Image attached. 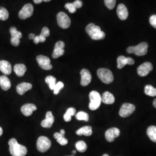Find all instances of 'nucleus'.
Masks as SVG:
<instances>
[{
  "label": "nucleus",
  "mask_w": 156,
  "mask_h": 156,
  "mask_svg": "<svg viewBox=\"0 0 156 156\" xmlns=\"http://www.w3.org/2000/svg\"><path fill=\"white\" fill-rule=\"evenodd\" d=\"M73 154H76V151H73Z\"/></svg>",
  "instance_id": "obj_47"
},
{
  "label": "nucleus",
  "mask_w": 156,
  "mask_h": 156,
  "mask_svg": "<svg viewBox=\"0 0 156 156\" xmlns=\"http://www.w3.org/2000/svg\"><path fill=\"white\" fill-rule=\"evenodd\" d=\"M27 71V68L23 64H16L14 67V71L18 76H23Z\"/></svg>",
  "instance_id": "obj_25"
},
{
  "label": "nucleus",
  "mask_w": 156,
  "mask_h": 156,
  "mask_svg": "<svg viewBox=\"0 0 156 156\" xmlns=\"http://www.w3.org/2000/svg\"><path fill=\"white\" fill-rule=\"evenodd\" d=\"M0 86L2 90L7 91L11 87V83L10 80L6 75H2L0 76Z\"/></svg>",
  "instance_id": "obj_22"
},
{
  "label": "nucleus",
  "mask_w": 156,
  "mask_h": 156,
  "mask_svg": "<svg viewBox=\"0 0 156 156\" xmlns=\"http://www.w3.org/2000/svg\"><path fill=\"white\" fill-rule=\"evenodd\" d=\"M60 134H62V135H64L65 134V131L64 130V129H61V131H60Z\"/></svg>",
  "instance_id": "obj_45"
},
{
  "label": "nucleus",
  "mask_w": 156,
  "mask_h": 156,
  "mask_svg": "<svg viewBox=\"0 0 156 156\" xmlns=\"http://www.w3.org/2000/svg\"><path fill=\"white\" fill-rule=\"evenodd\" d=\"M97 75L101 80L105 84L112 83L113 80V75L111 71L106 68H100L97 71Z\"/></svg>",
  "instance_id": "obj_5"
},
{
  "label": "nucleus",
  "mask_w": 156,
  "mask_h": 156,
  "mask_svg": "<svg viewBox=\"0 0 156 156\" xmlns=\"http://www.w3.org/2000/svg\"><path fill=\"white\" fill-rule=\"evenodd\" d=\"M65 8L68 10V11L69 12L71 13H73L75 12L76 11V8L73 5V3H67L65 5Z\"/></svg>",
  "instance_id": "obj_36"
},
{
  "label": "nucleus",
  "mask_w": 156,
  "mask_h": 156,
  "mask_svg": "<svg viewBox=\"0 0 156 156\" xmlns=\"http://www.w3.org/2000/svg\"><path fill=\"white\" fill-rule=\"evenodd\" d=\"M153 105L156 108V98L153 101Z\"/></svg>",
  "instance_id": "obj_46"
},
{
  "label": "nucleus",
  "mask_w": 156,
  "mask_h": 156,
  "mask_svg": "<svg viewBox=\"0 0 156 156\" xmlns=\"http://www.w3.org/2000/svg\"><path fill=\"white\" fill-rule=\"evenodd\" d=\"M90 100L89 108L91 111L97 110L102 102V97L99 93L96 91H92L89 94Z\"/></svg>",
  "instance_id": "obj_4"
},
{
  "label": "nucleus",
  "mask_w": 156,
  "mask_h": 156,
  "mask_svg": "<svg viewBox=\"0 0 156 156\" xmlns=\"http://www.w3.org/2000/svg\"><path fill=\"white\" fill-rule=\"evenodd\" d=\"M37 109V108L35 105L33 104H26L21 108V112L24 116H30L33 114V112Z\"/></svg>",
  "instance_id": "obj_18"
},
{
  "label": "nucleus",
  "mask_w": 156,
  "mask_h": 156,
  "mask_svg": "<svg viewBox=\"0 0 156 156\" xmlns=\"http://www.w3.org/2000/svg\"><path fill=\"white\" fill-rule=\"evenodd\" d=\"M64 84L62 82H58V83H57L54 87L53 91H54V94L55 95L58 94L60 91V90H62L64 87Z\"/></svg>",
  "instance_id": "obj_35"
},
{
  "label": "nucleus",
  "mask_w": 156,
  "mask_h": 156,
  "mask_svg": "<svg viewBox=\"0 0 156 156\" xmlns=\"http://www.w3.org/2000/svg\"><path fill=\"white\" fill-rule=\"evenodd\" d=\"M120 134V129L119 128L116 127H112V128L108 129L105 134V138L107 141L112 142L114 141L116 138H117Z\"/></svg>",
  "instance_id": "obj_13"
},
{
  "label": "nucleus",
  "mask_w": 156,
  "mask_h": 156,
  "mask_svg": "<svg viewBox=\"0 0 156 156\" xmlns=\"http://www.w3.org/2000/svg\"><path fill=\"white\" fill-rule=\"evenodd\" d=\"M34 3L37 4H41L42 1H44V2H49L51 0H33Z\"/></svg>",
  "instance_id": "obj_41"
},
{
  "label": "nucleus",
  "mask_w": 156,
  "mask_h": 156,
  "mask_svg": "<svg viewBox=\"0 0 156 156\" xmlns=\"http://www.w3.org/2000/svg\"><path fill=\"white\" fill-rule=\"evenodd\" d=\"M64 47H65V44L64 42L62 41L57 42L55 46V49L53 50L52 57L54 58H57L60 56H62L65 52V50L64 49Z\"/></svg>",
  "instance_id": "obj_14"
},
{
  "label": "nucleus",
  "mask_w": 156,
  "mask_h": 156,
  "mask_svg": "<svg viewBox=\"0 0 156 156\" xmlns=\"http://www.w3.org/2000/svg\"><path fill=\"white\" fill-rule=\"evenodd\" d=\"M55 122V117L51 112H48L46 114V119L41 122V126L44 128H49Z\"/></svg>",
  "instance_id": "obj_17"
},
{
  "label": "nucleus",
  "mask_w": 156,
  "mask_h": 156,
  "mask_svg": "<svg viewBox=\"0 0 156 156\" xmlns=\"http://www.w3.org/2000/svg\"><path fill=\"white\" fill-rule=\"evenodd\" d=\"M54 137L57 140V142L62 146L67 145L68 142L67 138L64 137V135L58 133H56L54 134Z\"/></svg>",
  "instance_id": "obj_27"
},
{
  "label": "nucleus",
  "mask_w": 156,
  "mask_h": 156,
  "mask_svg": "<svg viewBox=\"0 0 156 156\" xmlns=\"http://www.w3.org/2000/svg\"><path fill=\"white\" fill-rule=\"evenodd\" d=\"M116 0H104L105 4L109 9H113L116 5Z\"/></svg>",
  "instance_id": "obj_34"
},
{
  "label": "nucleus",
  "mask_w": 156,
  "mask_h": 156,
  "mask_svg": "<svg viewBox=\"0 0 156 156\" xmlns=\"http://www.w3.org/2000/svg\"><path fill=\"white\" fill-rule=\"evenodd\" d=\"M76 134L78 135H85V136H90L93 134L92 128L90 126H84L82 128H79L76 132Z\"/></svg>",
  "instance_id": "obj_24"
},
{
  "label": "nucleus",
  "mask_w": 156,
  "mask_h": 156,
  "mask_svg": "<svg viewBox=\"0 0 156 156\" xmlns=\"http://www.w3.org/2000/svg\"><path fill=\"white\" fill-rule=\"evenodd\" d=\"M117 14L121 20H124L127 19L128 16V12L126 6L123 4H119L117 6Z\"/></svg>",
  "instance_id": "obj_19"
},
{
  "label": "nucleus",
  "mask_w": 156,
  "mask_h": 156,
  "mask_svg": "<svg viewBox=\"0 0 156 156\" xmlns=\"http://www.w3.org/2000/svg\"><path fill=\"white\" fill-rule=\"evenodd\" d=\"M45 82L46 83L48 84L50 89L51 90H53L54 87L56 85V79L53 76H47L46 79H45Z\"/></svg>",
  "instance_id": "obj_30"
},
{
  "label": "nucleus",
  "mask_w": 156,
  "mask_h": 156,
  "mask_svg": "<svg viewBox=\"0 0 156 156\" xmlns=\"http://www.w3.org/2000/svg\"><path fill=\"white\" fill-rule=\"evenodd\" d=\"M135 110V106L129 104L124 103L121 106L119 111V115L122 117H127L129 116Z\"/></svg>",
  "instance_id": "obj_8"
},
{
  "label": "nucleus",
  "mask_w": 156,
  "mask_h": 156,
  "mask_svg": "<svg viewBox=\"0 0 156 156\" xmlns=\"http://www.w3.org/2000/svg\"><path fill=\"white\" fill-rule=\"evenodd\" d=\"M114 95L109 91L105 92L102 96V102L105 104H112L115 102Z\"/></svg>",
  "instance_id": "obj_23"
},
{
  "label": "nucleus",
  "mask_w": 156,
  "mask_h": 156,
  "mask_svg": "<svg viewBox=\"0 0 156 156\" xmlns=\"http://www.w3.org/2000/svg\"><path fill=\"white\" fill-rule=\"evenodd\" d=\"M148 44L146 42H142L135 46H129L127 49L128 53H134L136 56H144L147 53Z\"/></svg>",
  "instance_id": "obj_3"
},
{
  "label": "nucleus",
  "mask_w": 156,
  "mask_h": 156,
  "mask_svg": "<svg viewBox=\"0 0 156 156\" xmlns=\"http://www.w3.org/2000/svg\"><path fill=\"white\" fill-rule=\"evenodd\" d=\"M8 144L9 146V151L12 156H25L27 154V147L19 144L16 139H11L8 142Z\"/></svg>",
  "instance_id": "obj_1"
},
{
  "label": "nucleus",
  "mask_w": 156,
  "mask_h": 156,
  "mask_svg": "<svg viewBox=\"0 0 156 156\" xmlns=\"http://www.w3.org/2000/svg\"><path fill=\"white\" fill-rule=\"evenodd\" d=\"M37 61L39 66L45 70H50L53 67L50 63V58L46 56H38L37 57Z\"/></svg>",
  "instance_id": "obj_10"
},
{
  "label": "nucleus",
  "mask_w": 156,
  "mask_h": 156,
  "mask_svg": "<svg viewBox=\"0 0 156 156\" xmlns=\"http://www.w3.org/2000/svg\"><path fill=\"white\" fill-rule=\"evenodd\" d=\"M38 37H39V42H44L46 41V37L42 35L41 34L38 35Z\"/></svg>",
  "instance_id": "obj_40"
},
{
  "label": "nucleus",
  "mask_w": 156,
  "mask_h": 156,
  "mask_svg": "<svg viewBox=\"0 0 156 156\" xmlns=\"http://www.w3.org/2000/svg\"><path fill=\"white\" fill-rule=\"evenodd\" d=\"M73 5H75V6L76 7V9L81 8V7L82 6V5H83V2H82V1H80V0H76V1H75L73 2Z\"/></svg>",
  "instance_id": "obj_39"
},
{
  "label": "nucleus",
  "mask_w": 156,
  "mask_h": 156,
  "mask_svg": "<svg viewBox=\"0 0 156 156\" xmlns=\"http://www.w3.org/2000/svg\"><path fill=\"white\" fill-rule=\"evenodd\" d=\"M41 34L46 38L50 35V30L48 27H44V28H42Z\"/></svg>",
  "instance_id": "obj_37"
},
{
  "label": "nucleus",
  "mask_w": 156,
  "mask_h": 156,
  "mask_svg": "<svg viewBox=\"0 0 156 156\" xmlns=\"http://www.w3.org/2000/svg\"><path fill=\"white\" fill-rule=\"evenodd\" d=\"M147 134L151 140L156 143V126L149 127L147 129Z\"/></svg>",
  "instance_id": "obj_26"
},
{
  "label": "nucleus",
  "mask_w": 156,
  "mask_h": 156,
  "mask_svg": "<svg viewBox=\"0 0 156 156\" xmlns=\"http://www.w3.org/2000/svg\"><path fill=\"white\" fill-rule=\"evenodd\" d=\"M117 68L119 69H122L126 65H133L134 60L131 57H126L125 56H119L117 59Z\"/></svg>",
  "instance_id": "obj_16"
},
{
  "label": "nucleus",
  "mask_w": 156,
  "mask_h": 156,
  "mask_svg": "<svg viewBox=\"0 0 156 156\" xmlns=\"http://www.w3.org/2000/svg\"><path fill=\"white\" fill-rule=\"evenodd\" d=\"M10 33L11 34V42L12 45L14 46H17L20 44V39L22 37V34L21 32L18 31L16 27H12L10 28Z\"/></svg>",
  "instance_id": "obj_11"
},
{
  "label": "nucleus",
  "mask_w": 156,
  "mask_h": 156,
  "mask_svg": "<svg viewBox=\"0 0 156 156\" xmlns=\"http://www.w3.org/2000/svg\"><path fill=\"white\" fill-rule=\"evenodd\" d=\"M153 65L149 62H145L137 69V73L140 76H145L152 71Z\"/></svg>",
  "instance_id": "obj_12"
},
{
  "label": "nucleus",
  "mask_w": 156,
  "mask_h": 156,
  "mask_svg": "<svg viewBox=\"0 0 156 156\" xmlns=\"http://www.w3.org/2000/svg\"><path fill=\"white\" fill-rule=\"evenodd\" d=\"M75 146L77 151L81 153H83L84 151H86L87 148V146L86 145V144L83 140H80L77 142Z\"/></svg>",
  "instance_id": "obj_31"
},
{
  "label": "nucleus",
  "mask_w": 156,
  "mask_h": 156,
  "mask_svg": "<svg viewBox=\"0 0 156 156\" xmlns=\"http://www.w3.org/2000/svg\"><path fill=\"white\" fill-rule=\"evenodd\" d=\"M81 81L80 84L83 86H87L91 81V75L87 69H83L80 72Z\"/></svg>",
  "instance_id": "obj_15"
},
{
  "label": "nucleus",
  "mask_w": 156,
  "mask_h": 156,
  "mask_svg": "<svg viewBox=\"0 0 156 156\" xmlns=\"http://www.w3.org/2000/svg\"><path fill=\"white\" fill-rule=\"evenodd\" d=\"M109 156V155H108V154H104V155H103V156Z\"/></svg>",
  "instance_id": "obj_48"
},
{
  "label": "nucleus",
  "mask_w": 156,
  "mask_h": 156,
  "mask_svg": "<svg viewBox=\"0 0 156 156\" xmlns=\"http://www.w3.org/2000/svg\"><path fill=\"white\" fill-rule=\"evenodd\" d=\"M76 118L78 120H84L86 122L89 121V115L84 112H79L76 115Z\"/></svg>",
  "instance_id": "obj_32"
},
{
  "label": "nucleus",
  "mask_w": 156,
  "mask_h": 156,
  "mask_svg": "<svg viewBox=\"0 0 156 156\" xmlns=\"http://www.w3.org/2000/svg\"><path fill=\"white\" fill-rule=\"evenodd\" d=\"M149 22L151 23V25L156 28V15H154L153 16L150 17V20H149Z\"/></svg>",
  "instance_id": "obj_38"
},
{
  "label": "nucleus",
  "mask_w": 156,
  "mask_h": 156,
  "mask_svg": "<svg viewBox=\"0 0 156 156\" xmlns=\"http://www.w3.org/2000/svg\"><path fill=\"white\" fill-rule=\"evenodd\" d=\"M9 17V12L5 8L0 7V20H6Z\"/></svg>",
  "instance_id": "obj_33"
},
{
  "label": "nucleus",
  "mask_w": 156,
  "mask_h": 156,
  "mask_svg": "<svg viewBox=\"0 0 156 156\" xmlns=\"http://www.w3.org/2000/svg\"><path fill=\"white\" fill-rule=\"evenodd\" d=\"M35 34H30L29 35H28V38H29V39H34V38H35Z\"/></svg>",
  "instance_id": "obj_43"
},
{
  "label": "nucleus",
  "mask_w": 156,
  "mask_h": 156,
  "mask_svg": "<svg viewBox=\"0 0 156 156\" xmlns=\"http://www.w3.org/2000/svg\"><path fill=\"white\" fill-rule=\"evenodd\" d=\"M34 43L35 44H38V43L39 42V37H38V36H36L35 37V38H34Z\"/></svg>",
  "instance_id": "obj_42"
},
{
  "label": "nucleus",
  "mask_w": 156,
  "mask_h": 156,
  "mask_svg": "<svg viewBox=\"0 0 156 156\" xmlns=\"http://www.w3.org/2000/svg\"><path fill=\"white\" fill-rule=\"evenodd\" d=\"M3 134V129L0 127V136Z\"/></svg>",
  "instance_id": "obj_44"
},
{
  "label": "nucleus",
  "mask_w": 156,
  "mask_h": 156,
  "mask_svg": "<svg viewBox=\"0 0 156 156\" xmlns=\"http://www.w3.org/2000/svg\"><path fill=\"white\" fill-rule=\"evenodd\" d=\"M86 31L90 38L94 40H101L105 37V34L101 31V28L94 23H90L86 27Z\"/></svg>",
  "instance_id": "obj_2"
},
{
  "label": "nucleus",
  "mask_w": 156,
  "mask_h": 156,
  "mask_svg": "<svg viewBox=\"0 0 156 156\" xmlns=\"http://www.w3.org/2000/svg\"></svg>",
  "instance_id": "obj_49"
},
{
  "label": "nucleus",
  "mask_w": 156,
  "mask_h": 156,
  "mask_svg": "<svg viewBox=\"0 0 156 156\" xmlns=\"http://www.w3.org/2000/svg\"><path fill=\"white\" fill-rule=\"evenodd\" d=\"M57 20L58 26L62 28L66 29L71 25V19L64 12H60L57 15Z\"/></svg>",
  "instance_id": "obj_7"
},
{
  "label": "nucleus",
  "mask_w": 156,
  "mask_h": 156,
  "mask_svg": "<svg viewBox=\"0 0 156 156\" xmlns=\"http://www.w3.org/2000/svg\"><path fill=\"white\" fill-rule=\"evenodd\" d=\"M32 84L29 83H22L17 85L16 87V90L17 93L19 94L23 95L26 92H27L28 90L32 89Z\"/></svg>",
  "instance_id": "obj_21"
},
{
  "label": "nucleus",
  "mask_w": 156,
  "mask_h": 156,
  "mask_svg": "<svg viewBox=\"0 0 156 156\" xmlns=\"http://www.w3.org/2000/svg\"><path fill=\"white\" fill-rule=\"evenodd\" d=\"M0 71L5 75H10L12 73L11 63L6 60L0 61Z\"/></svg>",
  "instance_id": "obj_20"
},
{
  "label": "nucleus",
  "mask_w": 156,
  "mask_h": 156,
  "mask_svg": "<svg viewBox=\"0 0 156 156\" xmlns=\"http://www.w3.org/2000/svg\"><path fill=\"white\" fill-rule=\"evenodd\" d=\"M34 7L31 4H27L23 7L19 12V16L21 19H26L31 16L33 14Z\"/></svg>",
  "instance_id": "obj_9"
},
{
  "label": "nucleus",
  "mask_w": 156,
  "mask_h": 156,
  "mask_svg": "<svg viewBox=\"0 0 156 156\" xmlns=\"http://www.w3.org/2000/svg\"><path fill=\"white\" fill-rule=\"evenodd\" d=\"M51 141L46 136H41L38 138L37 142V149L40 152L44 153L48 151L51 147Z\"/></svg>",
  "instance_id": "obj_6"
},
{
  "label": "nucleus",
  "mask_w": 156,
  "mask_h": 156,
  "mask_svg": "<svg viewBox=\"0 0 156 156\" xmlns=\"http://www.w3.org/2000/svg\"><path fill=\"white\" fill-rule=\"evenodd\" d=\"M76 113V109L73 108H69L67 109L66 113L64 115V119L66 122H68L71 120V117Z\"/></svg>",
  "instance_id": "obj_28"
},
{
  "label": "nucleus",
  "mask_w": 156,
  "mask_h": 156,
  "mask_svg": "<svg viewBox=\"0 0 156 156\" xmlns=\"http://www.w3.org/2000/svg\"><path fill=\"white\" fill-rule=\"evenodd\" d=\"M145 93L151 97H156V88L148 84L145 87Z\"/></svg>",
  "instance_id": "obj_29"
}]
</instances>
